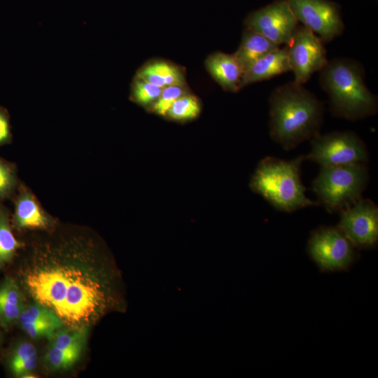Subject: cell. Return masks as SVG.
Instances as JSON below:
<instances>
[{"mask_svg": "<svg viewBox=\"0 0 378 378\" xmlns=\"http://www.w3.org/2000/svg\"><path fill=\"white\" fill-rule=\"evenodd\" d=\"M18 321L20 324L38 321H48L63 324L55 314L36 302L24 308L20 315Z\"/></svg>", "mask_w": 378, "mask_h": 378, "instance_id": "cb8c5ba5", "label": "cell"}, {"mask_svg": "<svg viewBox=\"0 0 378 378\" xmlns=\"http://www.w3.org/2000/svg\"><path fill=\"white\" fill-rule=\"evenodd\" d=\"M294 16L323 42L341 35L344 24L341 8L330 0H286Z\"/></svg>", "mask_w": 378, "mask_h": 378, "instance_id": "9c48e42d", "label": "cell"}, {"mask_svg": "<svg viewBox=\"0 0 378 378\" xmlns=\"http://www.w3.org/2000/svg\"><path fill=\"white\" fill-rule=\"evenodd\" d=\"M356 249L337 226L317 228L307 244L310 258L326 272L348 269L357 258Z\"/></svg>", "mask_w": 378, "mask_h": 378, "instance_id": "52a82bcc", "label": "cell"}, {"mask_svg": "<svg viewBox=\"0 0 378 378\" xmlns=\"http://www.w3.org/2000/svg\"><path fill=\"white\" fill-rule=\"evenodd\" d=\"M200 111L201 106L198 99L186 93L175 101L166 116L176 121H186L197 118Z\"/></svg>", "mask_w": 378, "mask_h": 378, "instance_id": "d6986e66", "label": "cell"}, {"mask_svg": "<svg viewBox=\"0 0 378 378\" xmlns=\"http://www.w3.org/2000/svg\"><path fill=\"white\" fill-rule=\"evenodd\" d=\"M12 201L14 205L11 215L13 227L18 230L50 232L57 227L55 218L43 209L31 188L24 183L21 182Z\"/></svg>", "mask_w": 378, "mask_h": 378, "instance_id": "7c38bea8", "label": "cell"}, {"mask_svg": "<svg viewBox=\"0 0 378 378\" xmlns=\"http://www.w3.org/2000/svg\"><path fill=\"white\" fill-rule=\"evenodd\" d=\"M289 71L287 47L279 48L261 57L245 69L240 87L268 80Z\"/></svg>", "mask_w": 378, "mask_h": 378, "instance_id": "5bb4252c", "label": "cell"}, {"mask_svg": "<svg viewBox=\"0 0 378 378\" xmlns=\"http://www.w3.org/2000/svg\"><path fill=\"white\" fill-rule=\"evenodd\" d=\"M162 89L135 77L132 85L131 99L140 106H151L160 95Z\"/></svg>", "mask_w": 378, "mask_h": 378, "instance_id": "7402d4cb", "label": "cell"}, {"mask_svg": "<svg viewBox=\"0 0 378 378\" xmlns=\"http://www.w3.org/2000/svg\"><path fill=\"white\" fill-rule=\"evenodd\" d=\"M305 160L301 155L290 160L268 156L258 164L250 186L277 210L291 213L318 205L306 196L300 178V167Z\"/></svg>", "mask_w": 378, "mask_h": 378, "instance_id": "277c9868", "label": "cell"}, {"mask_svg": "<svg viewBox=\"0 0 378 378\" xmlns=\"http://www.w3.org/2000/svg\"><path fill=\"white\" fill-rule=\"evenodd\" d=\"M20 183L16 164L0 157V204L13 200Z\"/></svg>", "mask_w": 378, "mask_h": 378, "instance_id": "ac0fdd59", "label": "cell"}, {"mask_svg": "<svg viewBox=\"0 0 378 378\" xmlns=\"http://www.w3.org/2000/svg\"><path fill=\"white\" fill-rule=\"evenodd\" d=\"M88 328H69L59 330L50 339V346L60 349L84 347Z\"/></svg>", "mask_w": 378, "mask_h": 378, "instance_id": "ffe728a7", "label": "cell"}, {"mask_svg": "<svg viewBox=\"0 0 378 378\" xmlns=\"http://www.w3.org/2000/svg\"><path fill=\"white\" fill-rule=\"evenodd\" d=\"M135 77L162 88L185 84L182 71L176 65L164 61H155L144 65Z\"/></svg>", "mask_w": 378, "mask_h": 378, "instance_id": "2e32d148", "label": "cell"}, {"mask_svg": "<svg viewBox=\"0 0 378 378\" xmlns=\"http://www.w3.org/2000/svg\"><path fill=\"white\" fill-rule=\"evenodd\" d=\"M37 354L25 359L24 360L9 368L10 372L15 377H22L24 375L29 373L37 365Z\"/></svg>", "mask_w": 378, "mask_h": 378, "instance_id": "f546056e", "label": "cell"}, {"mask_svg": "<svg viewBox=\"0 0 378 378\" xmlns=\"http://www.w3.org/2000/svg\"><path fill=\"white\" fill-rule=\"evenodd\" d=\"M20 284L35 302L69 328H88L111 304V279L95 237L81 227H55L34 240Z\"/></svg>", "mask_w": 378, "mask_h": 378, "instance_id": "6da1fadb", "label": "cell"}, {"mask_svg": "<svg viewBox=\"0 0 378 378\" xmlns=\"http://www.w3.org/2000/svg\"><path fill=\"white\" fill-rule=\"evenodd\" d=\"M279 48V45L262 34L246 28L240 45L234 55L245 71L255 61Z\"/></svg>", "mask_w": 378, "mask_h": 378, "instance_id": "9a60e30c", "label": "cell"}, {"mask_svg": "<svg viewBox=\"0 0 378 378\" xmlns=\"http://www.w3.org/2000/svg\"><path fill=\"white\" fill-rule=\"evenodd\" d=\"M35 354H37L36 349L31 343L27 342L20 343L15 347L10 354L8 360V367L10 368Z\"/></svg>", "mask_w": 378, "mask_h": 378, "instance_id": "83f0119b", "label": "cell"}, {"mask_svg": "<svg viewBox=\"0 0 378 378\" xmlns=\"http://www.w3.org/2000/svg\"><path fill=\"white\" fill-rule=\"evenodd\" d=\"M12 139L9 113L6 108L0 106V146L10 144Z\"/></svg>", "mask_w": 378, "mask_h": 378, "instance_id": "f1b7e54d", "label": "cell"}, {"mask_svg": "<svg viewBox=\"0 0 378 378\" xmlns=\"http://www.w3.org/2000/svg\"><path fill=\"white\" fill-rule=\"evenodd\" d=\"M11 224V214L3 204H0V270L9 263L24 244L15 237Z\"/></svg>", "mask_w": 378, "mask_h": 378, "instance_id": "e0dca14e", "label": "cell"}, {"mask_svg": "<svg viewBox=\"0 0 378 378\" xmlns=\"http://www.w3.org/2000/svg\"><path fill=\"white\" fill-rule=\"evenodd\" d=\"M22 328L32 338L46 337L50 339L55 330L62 328V323L48 321L24 323L20 324Z\"/></svg>", "mask_w": 378, "mask_h": 378, "instance_id": "d4e9b609", "label": "cell"}, {"mask_svg": "<svg viewBox=\"0 0 378 378\" xmlns=\"http://www.w3.org/2000/svg\"><path fill=\"white\" fill-rule=\"evenodd\" d=\"M206 67L224 90L235 92L241 89L244 69L234 54L213 53L207 57Z\"/></svg>", "mask_w": 378, "mask_h": 378, "instance_id": "4fadbf2b", "label": "cell"}, {"mask_svg": "<svg viewBox=\"0 0 378 378\" xmlns=\"http://www.w3.org/2000/svg\"><path fill=\"white\" fill-rule=\"evenodd\" d=\"M187 93L184 85H172L164 88L158 99L151 106V111L158 115L166 116L167 111L180 97Z\"/></svg>", "mask_w": 378, "mask_h": 378, "instance_id": "603a6c76", "label": "cell"}, {"mask_svg": "<svg viewBox=\"0 0 378 378\" xmlns=\"http://www.w3.org/2000/svg\"><path fill=\"white\" fill-rule=\"evenodd\" d=\"M369 174L366 164L321 167L312 183L318 203L329 212H340L362 198Z\"/></svg>", "mask_w": 378, "mask_h": 378, "instance_id": "5b68a950", "label": "cell"}, {"mask_svg": "<svg viewBox=\"0 0 378 378\" xmlns=\"http://www.w3.org/2000/svg\"><path fill=\"white\" fill-rule=\"evenodd\" d=\"M340 213L338 228L357 249L374 248L378 241V206L360 199Z\"/></svg>", "mask_w": 378, "mask_h": 378, "instance_id": "30bf717a", "label": "cell"}, {"mask_svg": "<svg viewBox=\"0 0 378 378\" xmlns=\"http://www.w3.org/2000/svg\"><path fill=\"white\" fill-rule=\"evenodd\" d=\"M312 148L305 160L321 167L366 164L369 154L364 141L352 131L320 133L311 139Z\"/></svg>", "mask_w": 378, "mask_h": 378, "instance_id": "8992f818", "label": "cell"}, {"mask_svg": "<svg viewBox=\"0 0 378 378\" xmlns=\"http://www.w3.org/2000/svg\"><path fill=\"white\" fill-rule=\"evenodd\" d=\"M0 298L18 305H24V295L18 284L10 277L6 278L0 285Z\"/></svg>", "mask_w": 378, "mask_h": 378, "instance_id": "484cf974", "label": "cell"}, {"mask_svg": "<svg viewBox=\"0 0 378 378\" xmlns=\"http://www.w3.org/2000/svg\"><path fill=\"white\" fill-rule=\"evenodd\" d=\"M246 28L258 32L273 43L287 46L298 25L286 0H275L249 13L244 20Z\"/></svg>", "mask_w": 378, "mask_h": 378, "instance_id": "8fae6325", "label": "cell"}, {"mask_svg": "<svg viewBox=\"0 0 378 378\" xmlns=\"http://www.w3.org/2000/svg\"><path fill=\"white\" fill-rule=\"evenodd\" d=\"M83 348L60 349L49 346L44 360L47 365L53 370H64L71 367L80 357Z\"/></svg>", "mask_w": 378, "mask_h": 378, "instance_id": "44dd1931", "label": "cell"}, {"mask_svg": "<svg viewBox=\"0 0 378 378\" xmlns=\"http://www.w3.org/2000/svg\"><path fill=\"white\" fill-rule=\"evenodd\" d=\"M271 139L285 150L320 133L322 102L302 85L292 81L279 86L269 98Z\"/></svg>", "mask_w": 378, "mask_h": 378, "instance_id": "7a4b0ae2", "label": "cell"}, {"mask_svg": "<svg viewBox=\"0 0 378 378\" xmlns=\"http://www.w3.org/2000/svg\"><path fill=\"white\" fill-rule=\"evenodd\" d=\"M323 41L303 25H298L290 43L286 46L290 71L295 83L302 85L316 71L327 64L326 50Z\"/></svg>", "mask_w": 378, "mask_h": 378, "instance_id": "ba28073f", "label": "cell"}, {"mask_svg": "<svg viewBox=\"0 0 378 378\" xmlns=\"http://www.w3.org/2000/svg\"><path fill=\"white\" fill-rule=\"evenodd\" d=\"M319 71V83L328 95L333 115L356 121L377 113V98L368 88L364 68L358 62L335 58Z\"/></svg>", "mask_w": 378, "mask_h": 378, "instance_id": "3957f363", "label": "cell"}, {"mask_svg": "<svg viewBox=\"0 0 378 378\" xmlns=\"http://www.w3.org/2000/svg\"><path fill=\"white\" fill-rule=\"evenodd\" d=\"M24 305H18L0 298V324L8 329L13 323L18 321Z\"/></svg>", "mask_w": 378, "mask_h": 378, "instance_id": "4316f807", "label": "cell"}]
</instances>
